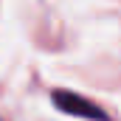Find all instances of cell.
Segmentation results:
<instances>
[{
	"instance_id": "6da1fadb",
	"label": "cell",
	"mask_w": 121,
	"mask_h": 121,
	"mask_svg": "<svg viewBox=\"0 0 121 121\" xmlns=\"http://www.w3.org/2000/svg\"><path fill=\"white\" fill-rule=\"evenodd\" d=\"M51 101H54V107H59L68 116H79V118H90V121H107V113L101 107H96L93 101H87V99H82V96H76L70 90H54Z\"/></svg>"
}]
</instances>
